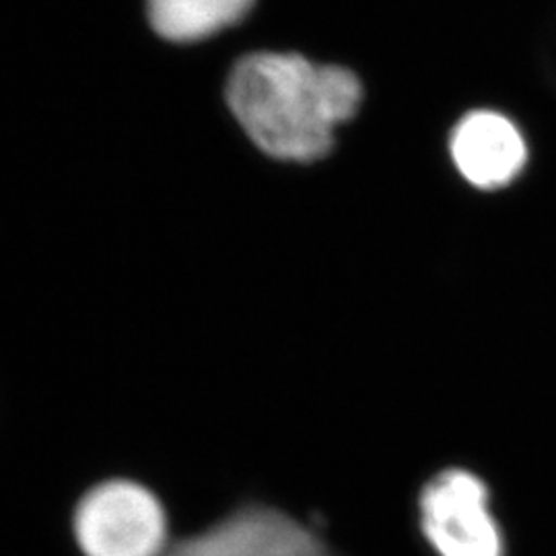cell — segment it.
Instances as JSON below:
<instances>
[{"label":"cell","mask_w":556,"mask_h":556,"mask_svg":"<svg viewBox=\"0 0 556 556\" xmlns=\"http://www.w3.org/2000/svg\"><path fill=\"white\" fill-rule=\"evenodd\" d=\"M163 556H338L326 538L295 516L268 507H241L169 544Z\"/></svg>","instance_id":"277c9868"},{"label":"cell","mask_w":556,"mask_h":556,"mask_svg":"<svg viewBox=\"0 0 556 556\" xmlns=\"http://www.w3.org/2000/svg\"><path fill=\"white\" fill-rule=\"evenodd\" d=\"M450 151L462 178L480 190L511 184L528 161V147L516 124L486 110L457 122Z\"/></svg>","instance_id":"5b68a950"},{"label":"cell","mask_w":556,"mask_h":556,"mask_svg":"<svg viewBox=\"0 0 556 556\" xmlns=\"http://www.w3.org/2000/svg\"><path fill=\"white\" fill-rule=\"evenodd\" d=\"M418 532L433 556H505V536L491 491L464 468L431 478L417 501Z\"/></svg>","instance_id":"3957f363"},{"label":"cell","mask_w":556,"mask_h":556,"mask_svg":"<svg viewBox=\"0 0 556 556\" xmlns=\"http://www.w3.org/2000/svg\"><path fill=\"white\" fill-rule=\"evenodd\" d=\"M363 100L357 75L298 54L260 52L239 60L227 80V103L266 155L312 163L330 153L338 124Z\"/></svg>","instance_id":"6da1fadb"},{"label":"cell","mask_w":556,"mask_h":556,"mask_svg":"<svg viewBox=\"0 0 556 556\" xmlns=\"http://www.w3.org/2000/svg\"><path fill=\"white\" fill-rule=\"evenodd\" d=\"M254 0H147L149 21L161 38L197 41L238 23Z\"/></svg>","instance_id":"8992f818"},{"label":"cell","mask_w":556,"mask_h":556,"mask_svg":"<svg viewBox=\"0 0 556 556\" xmlns=\"http://www.w3.org/2000/svg\"><path fill=\"white\" fill-rule=\"evenodd\" d=\"M68 536L79 556H163L169 516L155 491L132 478H108L73 505Z\"/></svg>","instance_id":"7a4b0ae2"}]
</instances>
